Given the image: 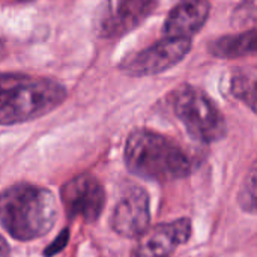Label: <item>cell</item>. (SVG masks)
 Masks as SVG:
<instances>
[{
  "mask_svg": "<svg viewBox=\"0 0 257 257\" xmlns=\"http://www.w3.org/2000/svg\"><path fill=\"white\" fill-rule=\"evenodd\" d=\"M57 220L54 196L41 187L17 184L6 188L0 200V221L17 241H32L47 235Z\"/></svg>",
  "mask_w": 257,
  "mask_h": 257,
  "instance_id": "cell-1",
  "label": "cell"
},
{
  "mask_svg": "<svg viewBox=\"0 0 257 257\" xmlns=\"http://www.w3.org/2000/svg\"><path fill=\"white\" fill-rule=\"evenodd\" d=\"M123 158L133 175L154 182H172L191 173L187 154L167 137L149 130L130 134Z\"/></svg>",
  "mask_w": 257,
  "mask_h": 257,
  "instance_id": "cell-2",
  "label": "cell"
},
{
  "mask_svg": "<svg viewBox=\"0 0 257 257\" xmlns=\"http://www.w3.org/2000/svg\"><path fill=\"white\" fill-rule=\"evenodd\" d=\"M66 89L51 78L3 74L0 92V122L15 125L38 119L59 107Z\"/></svg>",
  "mask_w": 257,
  "mask_h": 257,
  "instance_id": "cell-3",
  "label": "cell"
},
{
  "mask_svg": "<svg viewBox=\"0 0 257 257\" xmlns=\"http://www.w3.org/2000/svg\"><path fill=\"white\" fill-rule=\"evenodd\" d=\"M173 110L188 134L202 143L226 137L227 125L217 104L199 87L181 86L172 95Z\"/></svg>",
  "mask_w": 257,
  "mask_h": 257,
  "instance_id": "cell-4",
  "label": "cell"
},
{
  "mask_svg": "<svg viewBox=\"0 0 257 257\" xmlns=\"http://www.w3.org/2000/svg\"><path fill=\"white\" fill-rule=\"evenodd\" d=\"M191 50V38L166 36L151 47L125 57L119 69L133 77L155 75L178 65Z\"/></svg>",
  "mask_w": 257,
  "mask_h": 257,
  "instance_id": "cell-5",
  "label": "cell"
},
{
  "mask_svg": "<svg viewBox=\"0 0 257 257\" xmlns=\"http://www.w3.org/2000/svg\"><path fill=\"white\" fill-rule=\"evenodd\" d=\"M60 199L68 218L84 223H95L105 205L104 187L92 175H80L68 181L60 190Z\"/></svg>",
  "mask_w": 257,
  "mask_h": 257,
  "instance_id": "cell-6",
  "label": "cell"
},
{
  "mask_svg": "<svg viewBox=\"0 0 257 257\" xmlns=\"http://www.w3.org/2000/svg\"><path fill=\"white\" fill-rule=\"evenodd\" d=\"M158 5V0H105L98 12L96 32L102 38H119L136 29Z\"/></svg>",
  "mask_w": 257,
  "mask_h": 257,
  "instance_id": "cell-7",
  "label": "cell"
},
{
  "mask_svg": "<svg viewBox=\"0 0 257 257\" xmlns=\"http://www.w3.org/2000/svg\"><path fill=\"white\" fill-rule=\"evenodd\" d=\"M191 238V221L179 218L148 229L133 250L131 257H169L176 247Z\"/></svg>",
  "mask_w": 257,
  "mask_h": 257,
  "instance_id": "cell-8",
  "label": "cell"
},
{
  "mask_svg": "<svg viewBox=\"0 0 257 257\" xmlns=\"http://www.w3.org/2000/svg\"><path fill=\"white\" fill-rule=\"evenodd\" d=\"M149 197L140 187H131L117 202L111 227L116 233L125 238H140L149 226Z\"/></svg>",
  "mask_w": 257,
  "mask_h": 257,
  "instance_id": "cell-9",
  "label": "cell"
},
{
  "mask_svg": "<svg viewBox=\"0 0 257 257\" xmlns=\"http://www.w3.org/2000/svg\"><path fill=\"white\" fill-rule=\"evenodd\" d=\"M211 5L208 0H182L167 15L164 35L173 38H191L206 24Z\"/></svg>",
  "mask_w": 257,
  "mask_h": 257,
  "instance_id": "cell-10",
  "label": "cell"
},
{
  "mask_svg": "<svg viewBox=\"0 0 257 257\" xmlns=\"http://www.w3.org/2000/svg\"><path fill=\"white\" fill-rule=\"evenodd\" d=\"M209 51L221 59H236L257 54V29L215 39L209 45Z\"/></svg>",
  "mask_w": 257,
  "mask_h": 257,
  "instance_id": "cell-11",
  "label": "cell"
},
{
  "mask_svg": "<svg viewBox=\"0 0 257 257\" xmlns=\"http://www.w3.org/2000/svg\"><path fill=\"white\" fill-rule=\"evenodd\" d=\"M230 93L257 113V68L238 69L230 78Z\"/></svg>",
  "mask_w": 257,
  "mask_h": 257,
  "instance_id": "cell-12",
  "label": "cell"
},
{
  "mask_svg": "<svg viewBox=\"0 0 257 257\" xmlns=\"http://www.w3.org/2000/svg\"><path fill=\"white\" fill-rule=\"evenodd\" d=\"M238 202L245 212H257V160L241 185Z\"/></svg>",
  "mask_w": 257,
  "mask_h": 257,
  "instance_id": "cell-13",
  "label": "cell"
},
{
  "mask_svg": "<svg viewBox=\"0 0 257 257\" xmlns=\"http://www.w3.org/2000/svg\"><path fill=\"white\" fill-rule=\"evenodd\" d=\"M68 239H69V230L68 229H65L47 248H45V251H44V256L45 257H51L54 256V254H57L59 251H62L65 247H66V244H68Z\"/></svg>",
  "mask_w": 257,
  "mask_h": 257,
  "instance_id": "cell-14",
  "label": "cell"
},
{
  "mask_svg": "<svg viewBox=\"0 0 257 257\" xmlns=\"http://www.w3.org/2000/svg\"><path fill=\"white\" fill-rule=\"evenodd\" d=\"M8 253H9V247L6 244V241L3 239L2 241V257H8Z\"/></svg>",
  "mask_w": 257,
  "mask_h": 257,
  "instance_id": "cell-15",
  "label": "cell"
},
{
  "mask_svg": "<svg viewBox=\"0 0 257 257\" xmlns=\"http://www.w3.org/2000/svg\"><path fill=\"white\" fill-rule=\"evenodd\" d=\"M18 2H29V0H18Z\"/></svg>",
  "mask_w": 257,
  "mask_h": 257,
  "instance_id": "cell-16",
  "label": "cell"
}]
</instances>
